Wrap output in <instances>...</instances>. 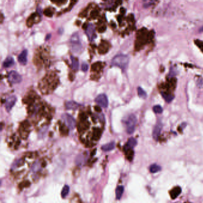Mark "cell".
<instances>
[{
	"label": "cell",
	"instance_id": "cell-1",
	"mask_svg": "<svg viewBox=\"0 0 203 203\" xmlns=\"http://www.w3.org/2000/svg\"><path fill=\"white\" fill-rule=\"evenodd\" d=\"M129 58L124 54H119L114 57L111 60V65L120 68L122 70H125L129 65Z\"/></svg>",
	"mask_w": 203,
	"mask_h": 203
},
{
	"label": "cell",
	"instance_id": "cell-2",
	"mask_svg": "<svg viewBox=\"0 0 203 203\" xmlns=\"http://www.w3.org/2000/svg\"><path fill=\"white\" fill-rule=\"evenodd\" d=\"M99 8L94 4H89L79 15L80 17H86L88 20H93L96 18L99 14Z\"/></svg>",
	"mask_w": 203,
	"mask_h": 203
},
{
	"label": "cell",
	"instance_id": "cell-3",
	"mask_svg": "<svg viewBox=\"0 0 203 203\" xmlns=\"http://www.w3.org/2000/svg\"><path fill=\"white\" fill-rule=\"evenodd\" d=\"M55 76L53 74H51L47 75L44 79H43L42 84H40V88H41L40 89H44V88H47V86L48 87H51L50 85H51L54 89L57 84L56 79H55Z\"/></svg>",
	"mask_w": 203,
	"mask_h": 203
},
{
	"label": "cell",
	"instance_id": "cell-4",
	"mask_svg": "<svg viewBox=\"0 0 203 203\" xmlns=\"http://www.w3.org/2000/svg\"><path fill=\"white\" fill-rule=\"evenodd\" d=\"M70 44L71 50L75 53H80L82 49V44H81L79 36L77 33H74L70 38Z\"/></svg>",
	"mask_w": 203,
	"mask_h": 203
},
{
	"label": "cell",
	"instance_id": "cell-5",
	"mask_svg": "<svg viewBox=\"0 0 203 203\" xmlns=\"http://www.w3.org/2000/svg\"><path fill=\"white\" fill-rule=\"evenodd\" d=\"M137 122L136 117L134 114H131L126 121V132L128 134H132L135 129V126Z\"/></svg>",
	"mask_w": 203,
	"mask_h": 203
},
{
	"label": "cell",
	"instance_id": "cell-6",
	"mask_svg": "<svg viewBox=\"0 0 203 203\" xmlns=\"http://www.w3.org/2000/svg\"><path fill=\"white\" fill-rule=\"evenodd\" d=\"M48 55L49 53L47 51V49H43L42 50H39L35 56L34 62L35 64L37 65L43 64L45 61L47 60V56Z\"/></svg>",
	"mask_w": 203,
	"mask_h": 203
},
{
	"label": "cell",
	"instance_id": "cell-7",
	"mask_svg": "<svg viewBox=\"0 0 203 203\" xmlns=\"http://www.w3.org/2000/svg\"><path fill=\"white\" fill-rule=\"evenodd\" d=\"M62 117L65 121V124L69 129L73 130L76 128V121L71 115L67 113H65L62 116Z\"/></svg>",
	"mask_w": 203,
	"mask_h": 203
},
{
	"label": "cell",
	"instance_id": "cell-8",
	"mask_svg": "<svg viewBox=\"0 0 203 203\" xmlns=\"http://www.w3.org/2000/svg\"><path fill=\"white\" fill-rule=\"evenodd\" d=\"M95 101L100 107H102L103 108H107L108 107V105H109L108 98L107 95L104 94H99V95H98L96 97Z\"/></svg>",
	"mask_w": 203,
	"mask_h": 203
},
{
	"label": "cell",
	"instance_id": "cell-9",
	"mask_svg": "<svg viewBox=\"0 0 203 203\" xmlns=\"http://www.w3.org/2000/svg\"><path fill=\"white\" fill-rule=\"evenodd\" d=\"M8 80L11 84H16L21 82L22 77L21 75H19L15 71H11L8 75Z\"/></svg>",
	"mask_w": 203,
	"mask_h": 203
},
{
	"label": "cell",
	"instance_id": "cell-10",
	"mask_svg": "<svg viewBox=\"0 0 203 203\" xmlns=\"http://www.w3.org/2000/svg\"><path fill=\"white\" fill-rule=\"evenodd\" d=\"M110 48V43L105 40H102L98 47V53L100 54H105L109 51Z\"/></svg>",
	"mask_w": 203,
	"mask_h": 203
},
{
	"label": "cell",
	"instance_id": "cell-11",
	"mask_svg": "<svg viewBox=\"0 0 203 203\" xmlns=\"http://www.w3.org/2000/svg\"><path fill=\"white\" fill-rule=\"evenodd\" d=\"M40 20V15L39 13H35L32 14L27 20V26L28 27H32L33 25L38 23Z\"/></svg>",
	"mask_w": 203,
	"mask_h": 203
},
{
	"label": "cell",
	"instance_id": "cell-12",
	"mask_svg": "<svg viewBox=\"0 0 203 203\" xmlns=\"http://www.w3.org/2000/svg\"><path fill=\"white\" fill-rule=\"evenodd\" d=\"M105 63L101 62H98L95 63H94L92 66H91V71L92 73L94 74L99 75L100 73L103 72V70L105 66Z\"/></svg>",
	"mask_w": 203,
	"mask_h": 203
},
{
	"label": "cell",
	"instance_id": "cell-13",
	"mask_svg": "<svg viewBox=\"0 0 203 203\" xmlns=\"http://www.w3.org/2000/svg\"><path fill=\"white\" fill-rule=\"evenodd\" d=\"M85 33L89 39V41H93L94 38L96 37L95 27L92 24H88L87 28L85 29Z\"/></svg>",
	"mask_w": 203,
	"mask_h": 203
},
{
	"label": "cell",
	"instance_id": "cell-14",
	"mask_svg": "<svg viewBox=\"0 0 203 203\" xmlns=\"http://www.w3.org/2000/svg\"><path fill=\"white\" fill-rule=\"evenodd\" d=\"M16 101H17V98L14 95L10 96L7 99L5 103V107L7 112H10L11 111L13 106L15 105Z\"/></svg>",
	"mask_w": 203,
	"mask_h": 203
},
{
	"label": "cell",
	"instance_id": "cell-15",
	"mask_svg": "<svg viewBox=\"0 0 203 203\" xmlns=\"http://www.w3.org/2000/svg\"><path fill=\"white\" fill-rule=\"evenodd\" d=\"M29 128V124L27 121H24L20 128V134L23 138H26L28 135V128Z\"/></svg>",
	"mask_w": 203,
	"mask_h": 203
},
{
	"label": "cell",
	"instance_id": "cell-16",
	"mask_svg": "<svg viewBox=\"0 0 203 203\" xmlns=\"http://www.w3.org/2000/svg\"><path fill=\"white\" fill-rule=\"evenodd\" d=\"M97 29L99 33H103L105 32L106 29V21L104 17L98 22Z\"/></svg>",
	"mask_w": 203,
	"mask_h": 203
},
{
	"label": "cell",
	"instance_id": "cell-17",
	"mask_svg": "<svg viewBox=\"0 0 203 203\" xmlns=\"http://www.w3.org/2000/svg\"><path fill=\"white\" fill-rule=\"evenodd\" d=\"M105 7L107 10H112L117 5L118 0H104Z\"/></svg>",
	"mask_w": 203,
	"mask_h": 203
},
{
	"label": "cell",
	"instance_id": "cell-18",
	"mask_svg": "<svg viewBox=\"0 0 203 203\" xmlns=\"http://www.w3.org/2000/svg\"><path fill=\"white\" fill-rule=\"evenodd\" d=\"M27 56H28V51L26 50H24L21 53H20V54L18 57V62L22 65H26L28 62Z\"/></svg>",
	"mask_w": 203,
	"mask_h": 203
},
{
	"label": "cell",
	"instance_id": "cell-19",
	"mask_svg": "<svg viewBox=\"0 0 203 203\" xmlns=\"http://www.w3.org/2000/svg\"><path fill=\"white\" fill-rule=\"evenodd\" d=\"M162 127H163V125H162L161 122L158 123L154 127V129L153 132V136L154 139L156 141H158V139Z\"/></svg>",
	"mask_w": 203,
	"mask_h": 203
},
{
	"label": "cell",
	"instance_id": "cell-20",
	"mask_svg": "<svg viewBox=\"0 0 203 203\" xmlns=\"http://www.w3.org/2000/svg\"><path fill=\"white\" fill-rule=\"evenodd\" d=\"M136 144H137L136 139H135L134 138H131L128 140V143H126L125 146L124 147V151H126L129 150L133 149L136 146Z\"/></svg>",
	"mask_w": 203,
	"mask_h": 203
},
{
	"label": "cell",
	"instance_id": "cell-21",
	"mask_svg": "<svg viewBox=\"0 0 203 203\" xmlns=\"http://www.w3.org/2000/svg\"><path fill=\"white\" fill-rule=\"evenodd\" d=\"M80 105L74 101H69L66 103V108L67 110H76L79 108Z\"/></svg>",
	"mask_w": 203,
	"mask_h": 203
},
{
	"label": "cell",
	"instance_id": "cell-22",
	"mask_svg": "<svg viewBox=\"0 0 203 203\" xmlns=\"http://www.w3.org/2000/svg\"><path fill=\"white\" fill-rule=\"evenodd\" d=\"M101 134H102V131L100 129V128L94 129L92 135V140L95 141H98L100 139Z\"/></svg>",
	"mask_w": 203,
	"mask_h": 203
},
{
	"label": "cell",
	"instance_id": "cell-23",
	"mask_svg": "<svg viewBox=\"0 0 203 203\" xmlns=\"http://www.w3.org/2000/svg\"><path fill=\"white\" fill-rule=\"evenodd\" d=\"M14 65V59L12 57H7L5 60V61L3 62V66L4 68H9V67L13 66Z\"/></svg>",
	"mask_w": 203,
	"mask_h": 203
},
{
	"label": "cell",
	"instance_id": "cell-24",
	"mask_svg": "<svg viewBox=\"0 0 203 203\" xmlns=\"http://www.w3.org/2000/svg\"><path fill=\"white\" fill-rule=\"evenodd\" d=\"M182 192V190L181 188L179 187H175V188H173L171 192H170V197L172 199H176L181 193Z\"/></svg>",
	"mask_w": 203,
	"mask_h": 203
},
{
	"label": "cell",
	"instance_id": "cell-25",
	"mask_svg": "<svg viewBox=\"0 0 203 203\" xmlns=\"http://www.w3.org/2000/svg\"><path fill=\"white\" fill-rule=\"evenodd\" d=\"M71 61H72V69L74 71H77L79 69V61L78 59L73 56L70 57Z\"/></svg>",
	"mask_w": 203,
	"mask_h": 203
},
{
	"label": "cell",
	"instance_id": "cell-26",
	"mask_svg": "<svg viewBox=\"0 0 203 203\" xmlns=\"http://www.w3.org/2000/svg\"><path fill=\"white\" fill-rule=\"evenodd\" d=\"M115 147V143L114 142H111L110 143L106 144L105 145H103L101 147V149L104 151H110L112 150H113Z\"/></svg>",
	"mask_w": 203,
	"mask_h": 203
},
{
	"label": "cell",
	"instance_id": "cell-27",
	"mask_svg": "<svg viewBox=\"0 0 203 203\" xmlns=\"http://www.w3.org/2000/svg\"><path fill=\"white\" fill-rule=\"evenodd\" d=\"M124 192V187L123 186H119L116 190V197L117 199H120Z\"/></svg>",
	"mask_w": 203,
	"mask_h": 203
},
{
	"label": "cell",
	"instance_id": "cell-28",
	"mask_svg": "<svg viewBox=\"0 0 203 203\" xmlns=\"http://www.w3.org/2000/svg\"><path fill=\"white\" fill-rule=\"evenodd\" d=\"M161 170V167L156 164L152 165L150 168V171L151 173H155Z\"/></svg>",
	"mask_w": 203,
	"mask_h": 203
},
{
	"label": "cell",
	"instance_id": "cell-29",
	"mask_svg": "<svg viewBox=\"0 0 203 203\" xmlns=\"http://www.w3.org/2000/svg\"><path fill=\"white\" fill-rule=\"evenodd\" d=\"M138 94L140 98H143V99H146L147 97V94L146 92L141 87L138 88Z\"/></svg>",
	"mask_w": 203,
	"mask_h": 203
},
{
	"label": "cell",
	"instance_id": "cell-30",
	"mask_svg": "<svg viewBox=\"0 0 203 203\" xmlns=\"http://www.w3.org/2000/svg\"><path fill=\"white\" fill-rule=\"evenodd\" d=\"M162 96L164 98V99L166 100V102L170 103L173 99L174 96L170 94H166V93H162Z\"/></svg>",
	"mask_w": 203,
	"mask_h": 203
},
{
	"label": "cell",
	"instance_id": "cell-31",
	"mask_svg": "<svg viewBox=\"0 0 203 203\" xmlns=\"http://www.w3.org/2000/svg\"><path fill=\"white\" fill-rule=\"evenodd\" d=\"M68 127L66 125V124H61L60 125V130L61 133L63 135H66L68 133Z\"/></svg>",
	"mask_w": 203,
	"mask_h": 203
},
{
	"label": "cell",
	"instance_id": "cell-32",
	"mask_svg": "<svg viewBox=\"0 0 203 203\" xmlns=\"http://www.w3.org/2000/svg\"><path fill=\"white\" fill-rule=\"evenodd\" d=\"M69 191H70L69 187L68 185H65L62 191V193H61L62 194V198H65L68 195V194L69 193Z\"/></svg>",
	"mask_w": 203,
	"mask_h": 203
},
{
	"label": "cell",
	"instance_id": "cell-33",
	"mask_svg": "<svg viewBox=\"0 0 203 203\" xmlns=\"http://www.w3.org/2000/svg\"><path fill=\"white\" fill-rule=\"evenodd\" d=\"M44 14L47 17H51L53 16L54 11H53L52 8L48 7V8H47V9H45V10L44 11Z\"/></svg>",
	"mask_w": 203,
	"mask_h": 203
},
{
	"label": "cell",
	"instance_id": "cell-34",
	"mask_svg": "<svg viewBox=\"0 0 203 203\" xmlns=\"http://www.w3.org/2000/svg\"><path fill=\"white\" fill-rule=\"evenodd\" d=\"M126 153V157H127V158L129 160V161H131L133 158V154H134V153L133 151V149L132 150H129L126 151H125Z\"/></svg>",
	"mask_w": 203,
	"mask_h": 203
},
{
	"label": "cell",
	"instance_id": "cell-35",
	"mask_svg": "<svg viewBox=\"0 0 203 203\" xmlns=\"http://www.w3.org/2000/svg\"><path fill=\"white\" fill-rule=\"evenodd\" d=\"M153 110L155 113L160 114V113H161L162 111H163V109H162V107L160 106L156 105V106H154Z\"/></svg>",
	"mask_w": 203,
	"mask_h": 203
},
{
	"label": "cell",
	"instance_id": "cell-36",
	"mask_svg": "<svg viewBox=\"0 0 203 203\" xmlns=\"http://www.w3.org/2000/svg\"><path fill=\"white\" fill-rule=\"evenodd\" d=\"M51 1L54 3L56 4L58 6H61L65 4L67 2V0H51Z\"/></svg>",
	"mask_w": 203,
	"mask_h": 203
},
{
	"label": "cell",
	"instance_id": "cell-37",
	"mask_svg": "<svg viewBox=\"0 0 203 203\" xmlns=\"http://www.w3.org/2000/svg\"><path fill=\"white\" fill-rule=\"evenodd\" d=\"M39 166H40V165H39L38 162H36V163L33 165L32 169L35 172H38L39 170Z\"/></svg>",
	"mask_w": 203,
	"mask_h": 203
},
{
	"label": "cell",
	"instance_id": "cell-38",
	"mask_svg": "<svg viewBox=\"0 0 203 203\" xmlns=\"http://www.w3.org/2000/svg\"><path fill=\"white\" fill-rule=\"evenodd\" d=\"M23 163V161L22 160H18L17 161H16L15 163H14V168H16V167H18L19 166L22 165Z\"/></svg>",
	"mask_w": 203,
	"mask_h": 203
},
{
	"label": "cell",
	"instance_id": "cell-39",
	"mask_svg": "<svg viewBox=\"0 0 203 203\" xmlns=\"http://www.w3.org/2000/svg\"><path fill=\"white\" fill-rule=\"evenodd\" d=\"M197 85L199 88H203V79H199L197 80Z\"/></svg>",
	"mask_w": 203,
	"mask_h": 203
},
{
	"label": "cell",
	"instance_id": "cell-40",
	"mask_svg": "<svg viewBox=\"0 0 203 203\" xmlns=\"http://www.w3.org/2000/svg\"><path fill=\"white\" fill-rule=\"evenodd\" d=\"M88 68H89V66L88 64H87L86 63H84L82 65V70L83 72H87L88 70Z\"/></svg>",
	"mask_w": 203,
	"mask_h": 203
},
{
	"label": "cell",
	"instance_id": "cell-41",
	"mask_svg": "<svg viewBox=\"0 0 203 203\" xmlns=\"http://www.w3.org/2000/svg\"><path fill=\"white\" fill-rule=\"evenodd\" d=\"M95 110L98 113H100L101 111V109L99 106H95Z\"/></svg>",
	"mask_w": 203,
	"mask_h": 203
},
{
	"label": "cell",
	"instance_id": "cell-42",
	"mask_svg": "<svg viewBox=\"0 0 203 203\" xmlns=\"http://www.w3.org/2000/svg\"><path fill=\"white\" fill-rule=\"evenodd\" d=\"M145 22H146V24H148H148L150 23V22H151V18H150V17H148L146 19Z\"/></svg>",
	"mask_w": 203,
	"mask_h": 203
},
{
	"label": "cell",
	"instance_id": "cell-43",
	"mask_svg": "<svg viewBox=\"0 0 203 203\" xmlns=\"http://www.w3.org/2000/svg\"><path fill=\"white\" fill-rule=\"evenodd\" d=\"M50 37H51V35H50V34H48V35H47V36H46V38H45V39H45V40H48V39H49V38H50Z\"/></svg>",
	"mask_w": 203,
	"mask_h": 203
},
{
	"label": "cell",
	"instance_id": "cell-44",
	"mask_svg": "<svg viewBox=\"0 0 203 203\" xmlns=\"http://www.w3.org/2000/svg\"><path fill=\"white\" fill-rule=\"evenodd\" d=\"M199 32H203V26L201 27V28L199 29Z\"/></svg>",
	"mask_w": 203,
	"mask_h": 203
}]
</instances>
